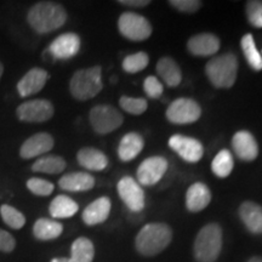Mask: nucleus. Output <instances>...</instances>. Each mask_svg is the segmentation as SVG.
I'll list each match as a JSON object with an SVG mask.
<instances>
[{
	"label": "nucleus",
	"instance_id": "nucleus-31",
	"mask_svg": "<svg viewBox=\"0 0 262 262\" xmlns=\"http://www.w3.org/2000/svg\"><path fill=\"white\" fill-rule=\"evenodd\" d=\"M149 63V57L146 52L140 51L135 52V54L129 55L124 58L123 61V70L126 73H139V72L143 71Z\"/></svg>",
	"mask_w": 262,
	"mask_h": 262
},
{
	"label": "nucleus",
	"instance_id": "nucleus-33",
	"mask_svg": "<svg viewBox=\"0 0 262 262\" xmlns=\"http://www.w3.org/2000/svg\"><path fill=\"white\" fill-rule=\"evenodd\" d=\"M119 104L125 112L134 114V116L143 114L146 112L147 107H148L147 101L145 98H141V97L135 98V97H129V96H122L119 100Z\"/></svg>",
	"mask_w": 262,
	"mask_h": 262
},
{
	"label": "nucleus",
	"instance_id": "nucleus-27",
	"mask_svg": "<svg viewBox=\"0 0 262 262\" xmlns=\"http://www.w3.org/2000/svg\"><path fill=\"white\" fill-rule=\"evenodd\" d=\"M63 232V226L51 219H39L33 226V234L39 241H52L60 237Z\"/></svg>",
	"mask_w": 262,
	"mask_h": 262
},
{
	"label": "nucleus",
	"instance_id": "nucleus-4",
	"mask_svg": "<svg viewBox=\"0 0 262 262\" xmlns=\"http://www.w3.org/2000/svg\"><path fill=\"white\" fill-rule=\"evenodd\" d=\"M238 60L235 55L224 54L212 57L205 66V74L212 86L217 89H229L237 80Z\"/></svg>",
	"mask_w": 262,
	"mask_h": 262
},
{
	"label": "nucleus",
	"instance_id": "nucleus-41",
	"mask_svg": "<svg viewBox=\"0 0 262 262\" xmlns=\"http://www.w3.org/2000/svg\"><path fill=\"white\" fill-rule=\"evenodd\" d=\"M3 72H4V67H3V63H2V62H0V78H2Z\"/></svg>",
	"mask_w": 262,
	"mask_h": 262
},
{
	"label": "nucleus",
	"instance_id": "nucleus-29",
	"mask_svg": "<svg viewBox=\"0 0 262 262\" xmlns=\"http://www.w3.org/2000/svg\"><path fill=\"white\" fill-rule=\"evenodd\" d=\"M241 47L243 50L244 57L247 58L249 66L255 71H261L262 70V56L258 52L256 44L253 35L250 33L245 34L241 40Z\"/></svg>",
	"mask_w": 262,
	"mask_h": 262
},
{
	"label": "nucleus",
	"instance_id": "nucleus-38",
	"mask_svg": "<svg viewBox=\"0 0 262 262\" xmlns=\"http://www.w3.org/2000/svg\"><path fill=\"white\" fill-rule=\"evenodd\" d=\"M16 247V241L9 232L0 229V251L11 253Z\"/></svg>",
	"mask_w": 262,
	"mask_h": 262
},
{
	"label": "nucleus",
	"instance_id": "nucleus-3",
	"mask_svg": "<svg viewBox=\"0 0 262 262\" xmlns=\"http://www.w3.org/2000/svg\"><path fill=\"white\" fill-rule=\"evenodd\" d=\"M224 245V233L217 224H208L198 232L193 244V255L198 262H215Z\"/></svg>",
	"mask_w": 262,
	"mask_h": 262
},
{
	"label": "nucleus",
	"instance_id": "nucleus-20",
	"mask_svg": "<svg viewBox=\"0 0 262 262\" xmlns=\"http://www.w3.org/2000/svg\"><path fill=\"white\" fill-rule=\"evenodd\" d=\"M58 186L67 192H85L94 187L95 178L89 172H70L62 176Z\"/></svg>",
	"mask_w": 262,
	"mask_h": 262
},
{
	"label": "nucleus",
	"instance_id": "nucleus-39",
	"mask_svg": "<svg viewBox=\"0 0 262 262\" xmlns=\"http://www.w3.org/2000/svg\"><path fill=\"white\" fill-rule=\"evenodd\" d=\"M120 5L130 6V8H145L148 4H150L149 0H119Z\"/></svg>",
	"mask_w": 262,
	"mask_h": 262
},
{
	"label": "nucleus",
	"instance_id": "nucleus-9",
	"mask_svg": "<svg viewBox=\"0 0 262 262\" xmlns=\"http://www.w3.org/2000/svg\"><path fill=\"white\" fill-rule=\"evenodd\" d=\"M117 191L120 199L127 206L129 210L134 212L143 210L146 205L145 192L136 180L130 178V176H124L118 182Z\"/></svg>",
	"mask_w": 262,
	"mask_h": 262
},
{
	"label": "nucleus",
	"instance_id": "nucleus-13",
	"mask_svg": "<svg viewBox=\"0 0 262 262\" xmlns=\"http://www.w3.org/2000/svg\"><path fill=\"white\" fill-rule=\"evenodd\" d=\"M79 50L80 38L75 33H63L58 35L48 48L49 54L56 60H68L74 57Z\"/></svg>",
	"mask_w": 262,
	"mask_h": 262
},
{
	"label": "nucleus",
	"instance_id": "nucleus-36",
	"mask_svg": "<svg viewBox=\"0 0 262 262\" xmlns=\"http://www.w3.org/2000/svg\"><path fill=\"white\" fill-rule=\"evenodd\" d=\"M143 90H145L146 95L149 98L156 100V98H159L163 95L164 86L159 81L158 78L149 75V77H147L145 81H143Z\"/></svg>",
	"mask_w": 262,
	"mask_h": 262
},
{
	"label": "nucleus",
	"instance_id": "nucleus-10",
	"mask_svg": "<svg viewBox=\"0 0 262 262\" xmlns=\"http://www.w3.org/2000/svg\"><path fill=\"white\" fill-rule=\"evenodd\" d=\"M16 114L22 122L44 123L54 116V106L48 100H32L19 104Z\"/></svg>",
	"mask_w": 262,
	"mask_h": 262
},
{
	"label": "nucleus",
	"instance_id": "nucleus-25",
	"mask_svg": "<svg viewBox=\"0 0 262 262\" xmlns=\"http://www.w3.org/2000/svg\"><path fill=\"white\" fill-rule=\"evenodd\" d=\"M157 73L169 88L179 86L182 80V72L179 64L171 57H162L157 62Z\"/></svg>",
	"mask_w": 262,
	"mask_h": 262
},
{
	"label": "nucleus",
	"instance_id": "nucleus-19",
	"mask_svg": "<svg viewBox=\"0 0 262 262\" xmlns=\"http://www.w3.org/2000/svg\"><path fill=\"white\" fill-rule=\"evenodd\" d=\"M211 192L203 182L193 183L186 192V208L191 212H199L210 204Z\"/></svg>",
	"mask_w": 262,
	"mask_h": 262
},
{
	"label": "nucleus",
	"instance_id": "nucleus-22",
	"mask_svg": "<svg viewBox=\"0 0 262 262\" xmlns=\"http://www.w3.org/2000/svg\"><path fill=\"white\" fill-rule=\"evenodd\" d=\"M72 254L70 258L55 257L50 262H93L95 248L89 238H77L72 244Z\"/></svg>",
	"mask_w": 262,
	"mask_h": 262
},
{
	"label": "nucleus",
	"instance_id": "nucleus-26",
	"mask_svg": "<svg viewBox=\"0 0 262 262\" xmlns=\"http://www.w3.org/2000/svg\"><path fill=\"white\" fill-rule=\"evenodd\" d=\"M79 205L70 196L60 194L55 196L49 206V212L54 219H68L77 214Z\"/></svg>",
	"mask_w": 262,
	"mask_h": 262
},
{
	"label": "nucleus",
	"instance_id": "nucleus-5",
	"mask_svg": "<svg viewBox=\"0 0 262 262\" xmlns=\"http://www.w3.org/2000/svg\"><path fill=\"white\" fill-rule=\"evenodd\" d=\"M102 88V70L100 66L77 71L70 81L72 96L79 101L94 98Z\"/></svg>",
	"mask_w": 262,
	"mask_h": 262
},
{
	"label": "nucleus",
	"instance_id": "nucleus-15",
	"mask_svg": "<svg viewBox=\"0 0 262 262\" xmlns=\"http://www.w3.org/2000/svg\"><path fill=\"white\" fill-rule=\"evenodd\" d=\"M54 147V139L50 134L39 133L27 139L19 148V156L24 159H32L48 153Z\"/></svg>",
	"mask_w": 262,
	"mask_h": 262
},
{
	"label": "nucleus",
	"instance_id": "nucleus-24",
	"mask_svg": "<svg viewBox=\"0 0 262 262\" xmlns=\"http://www.w3.org/2000/svg\"><path fill=\"white\" fill-rule=\"evenodd\" d=\"M145 147V140L137 133H129L123 136L118 146V157L122 162H130L140 155Z\"/></svg>",
	"mask_w": 262,
	"mask_h": 262
},
{
	"label": "nucleus",
	"instance_id": "nucleus-12",
	"mask_svg": "<svg viewBox=\"0 0 262 262\" xmlns=\"http://www.w3.org/2000/svg\"><path fill=\"white\" fill-rule=\"evenodd\" d=\"M169 147L187 163H198L204 156L201 141L183 135H173L169 140Z\"/></svg>",
	"mask_w": 262,
	"mask_h": 262
},
{
	"label": "nucleus",
	"instance_id": "nucleus-7",
	"mask_svg": "<svg viewBox=\"0 0 262 262\" xmlns=\"http://www.w3.org/2000/svg\"><path fill=\"white\" fill-rule=\"evenodd\" d=\"M118 29L124 38L133 41L146 40L152 34L148 19L135 12H123L118 19Z\"/></svg>",
	"mask_w": 262,
	"mask_h": 262
},
{
	"label": "nucleus",
	"instance_id": "nucleus-34",
	"mask_svg": "<svg viewBox=\"0 0 262 262\" xmlns=\"http://www.w3.org/2000/svg\"><path fill=\"white\" fill-rule=\"evenodd\" d=\"M27 188L31 191L33 194L40 195V196H48L54 192V183L47 181L44 179L39 178H32L27 181Z\"/></svg>",
	"mask_w": 262,
	"mask_h": 262
},
{
	"label": "nucleus",
	"instance_id": "nucleus-16",
	"mask_svg": "<svg viewBox=\"0 0 262 262\" xmlns=\"http://www.w3.org/2000/svg\"><path fill=\"white\" fill-rule=\"evenodd\" d=\"M187 49L194 56H212L220 50V39L211 33H201L189 39Z\"/></svg>",
	"mask_w": 262,
	"mask_h": 262
},
{
	"label": "nucleus",
	"instance_id": "nucleus-37",
	"mask_svg": "<svg viewBox=\"0 0 262 262\" xmlns=\"http://www.w3.org/2000/svg\"><path fill=\"white\" fill-rule=\"evenodd\" d=\"M169 4L185 14H193L202 8L203 3L199 0H170Z\"/></svg>",
	"mask_w": 262,
	"mask_h": 262
},
{
	"label": "nucleus",
	"instance_id": "nucleus-18",
	"mask_svg": "<svg viewBox=\"0 0 262 262\" xmlns=\"http://www.w3.org/2000/svg\"><path fill=\"white\" fill-rule=\"evenodd\" d=\"M112 203L108 196H100L90 203L83 211V221L88 226H96L103 224L111 214Z\"/></svg>",
	"mask_w": 262,
	"mask_h": 262
},
{
	"label": "nucleus",
	"instance_id": "nucleus-40",
	"mask_svg": "<svg viewBox=\"0 0 262 262\" xmlns=\"http://www.w3.org/2000/svg\"><path fill=\"white\" fill-rule=\"evenodd\" d=\"M248 262H262V257H260V256H254V257H251L250 260H249Z\"/></svg>",
	"mask_w": 262,
	"mask_h": 262
},
{
	"label": "nucleus",
	"instance_id": "nucleus-1",
	"mask_svg": "<svg viewBox=\"0 0 262 262\" xmlns=\"http://www.w3.org/2000/svg\"><path fill=\"white\" fill-rule=\"evenodd\" d=\"M172 241V229L163 222L147 224L140 229L135 238L137 253L142 256H156L165 250Z\"/></svg>",
	"mask_w": 262,
	"mask_h": 262
},
{
	"label": "nucleus",
	"instance_id": "nucleus-21",
	"mask_svg": "<svg viewBox=\"0 0 262 262\" xmlns=\"http://www.w3.org/2000/svg\"><path fill=\"white\" fill-rule=\"evenodd\" d=\"M239 217L249 232L262 233V206L254 202H244L239 208Z\"/></svg>",
	"mask_w": 262,
	"mask_h": 262
},
{
	"label": "nucleus",
	"instance_id": "nucleus-14",
	"mask_svg": "<svg viewBox=\"0 0 262 262\" xmlns=\"http://www.w3.org/2000/svg\"><path fill=\"white\" fill-rule=\"evenodd\" d=\"M232 148L235 156L244 162H253L258 156V146L253 134L241 130L232 137Z\"/></svg>",
	"mask_w": 262,
	"mask_h": 262
},
{
	"label": "nucleus",
	"instance_id": "nucleus-2",
	"mask_svg": "<svg viewBox=\"0 0 262 262\" xmlns=\"http://www.w3.org/2000/svg\"><path fill=\"white\" fill-rule=\"evenodd\" d=\"M27 21L39 34H47L61 28L67 21V12L60 4L40 2L29 9Z\"/></svg>",
	"mask_w": 262,
	"mask_h": 262
},
{
	"label": "nucleus",
	"instance_id": "nucleus-6",
	"mask_svg": "<svg viewBox=\"0 0 262 262\" xmlns=\"http://www.w3.org/2000/svg\"><path fill=\"white\" fill-rule=\"evenodd\" d=\"M89 120L94 131L98 135H107L122 126L123 114L108 104H98L90 111Z\"/></svg>",
	"mask_w": 262,
	"mask_h": 262
},
{
	"label": "nucleus",
	"instance_id": "nucleus-8",
	"mask_svg": "<svg viewBox=\"0 0 262 262\" xmlns=\"http://www.w3.org/2000/svg\"><path fill=\"white\" fill-rule=\"evenodd\" d=\"M165 116L170 123L185 125V124L194 123L201 118L202 108L192 98L181 97L170 103Z\"/></svg>",
	"mask_w": 262,
	"mask_h": 262
},
{
	"label": "nucleus",
	"instance_id": "nucleus-30",
	"mask_svg": "<svg viewBox=\"0 0 262 262\" xmlns=\"http://www.w3.org/2000/svg\"><path fill=\"white\" fill-rule=\"evenodd\" d=\"M234 166L233 156L228 149H221L217 155L215 156L211 163V170L217 178L225 179L232 172Z\"/></svg>",
	"mask_w": 262,
	"mask_h": 262
},
{
	"label": "nucleus",
	"instance_id": "nucleus-23",
	"mask_svg": "<svg viewBox=\"0 0 262 262\" xmlns=\"http://www.w3.org/2000/svg\"><path fill=\"white\" fill-rule=\"evenodd\" d=\"M77 160L84 169L93 170V171H102L108 166L107 156L102 150L93 147L81 148L77 155Z\"/></svg>",
	"mask_w": 262,
	"mask_h": 262
},
{
	"label": "nucleus",
	"instance_id": "nucleus-32",
	"mask_svg": "<svg viewBox=\"0 0 262 262\" xmlns=\"http://www.w3.org/2000/svg\"><path fill=\"white\" fill-rule=\"evenodd\" d=\"M0 215H2L3 220L9 227L14 229L22 228L26 224V217L21 211L15 209L14 206L4 204L0 208Z\"/></svg>",
	"mask_w": 262,
	"mask_h": 262
},
{
	"label": "nucleus",
	"instance_id": "nucleus-35",
	"mask_svg": "<svg viewBox=\"0 0 262 262\" xmlns=\"http://www.w3.org/2000/svg\"><path fill=\"white\" fill-rule=\"evenodd\" d=\"M247 16L251 26L262 28V2L250 0L247 3Z\"/></svg>",
	"mask_w": 262,
	"mask_h": 262
},
{
	"label": "nucleus",
	"instance_id": "nucleus-11",
	"mask_svg": "<svg viewBox=\"0 0 262 262\" xmlns=\"http://www.w3.org/2000/svg\"><path fill=\"white\" fill-rule=\"evenodd\" d=\"M169 163L164 157H149L137 168L136 178L142 186H153L158 183L168 170Z\"/></svg>",
	"mask_w": 262,
	"mask_h": 262
},
{
	"label": "nucleus",
	"instance_id": "nucleus-28",
	"mask_svg": "<svg viewBox=\"0 0 262 262\" xmlns=\"http://www.w3.org/2000/svg\"><path fill=\"white\" fill-rule=\"evenodd\" d=\"M66 169V160L58 156H44L35 160L32 165L34 172L60 173Z\"/></svg>",
	"mask_w": 262,
	"mask_h": 262
},
{
	"label": "nucleus",
	"instance_id": "nucleus-17",
	"mask_svg": "<svg viewBox=\"0 0 262 262\" xmlns=\"http://www.w3.org/2000/svg\"><path fill=\"white\" fill-rule=\"evenodd\" d=\"M49 73L41 68H32L17 83V91L21 97H28L37 94L45 86Z\"/></svg>",
	"mask_w": 262,
	"mask_h": 262
}]
</instances>
